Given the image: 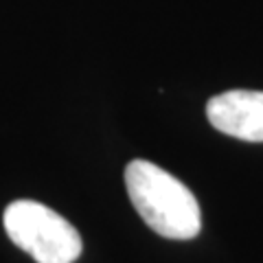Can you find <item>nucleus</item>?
Masks as SVG:
<instances>
[{"label": "nucleus", "instance_id": "2", "mask_svg": "<svg viewBox=\"0 0 263 263\" xmlns=\"http://www.w3.org/2000/svg\"><path fill=\"white\" fill-rule=\"evenodd\" d=\"M3 221L9 239L37 263H75L84 248L77 228L40 202L9 204Z\"/></svg>", "mask_w": 263, "mask_h": 263}, {"label": "nucleus", "instance_id": "1", "mask_svg": "<svg viewBox=\"0 0 263 263\" xmlns=\"http://www.w3.org/2000/svg\"><path fill=\"white\" fill-rule=\"evenodd\" d=\"M125 186L136 213L154 233L186 241L200 235L202 213L191 189L149 160H132Z\"/></svg>", "mask_w": 263, "mask_h": 263}, {"label": "nucleus", "instance_id": "3", "mask_svg": "<svg viewBox=\"0 0 263 263\" xmlns=\"http://www.w3.org/2000/svg\"><path fill=\"white\" fill-rule=\"evenodd\" d=\"M209 123L221 134L248 143H263V92L228 90L206 103Z\"/></svg>", "mask_w": 263, "mask_h": 263}]
</instances>
